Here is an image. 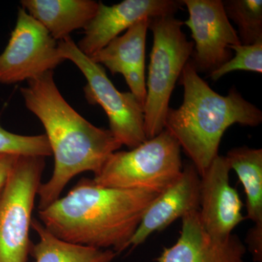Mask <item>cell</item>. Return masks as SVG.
Instances as JSON below:
<instances>
[{
	"mask_svg": "<svg viewBox=\"0 0 262 262\" xmlns=\"http://www.w3.org/2000/svg\"><path fill=\"white\" fill-rule=\"evenodd\" d=\"M26 106L38 117L46 131L54 169L50 180L38 189L39 210L54 203L76 176L94 175L122 145L110 130L95 126L67 103L58 91L53 72L28 80L20 89Z\"/></svg>",
	"mask_w": 262,
	"mask_h": 262,
	"instance_id": "1",
	"label": "cell"
},
{
	"mask_svg": "<svg viewBox=\"0 0 262 262\" xmlns=\"http://www.w3.org/2000/svg\"><path fill=\"white\" fill-rule=\"evenodd\" d=\"M158 194L103 187L84 178L67 195L39 210V216L62 241L117 254L130 247L143 215Z\"/></svg>",
	"mask_w": 262,
	"mask_h": 262,
	"instance_id": "2",
	"label": "cell"
},
{
	"mask_svg": "<svg viewBox=\"0 0 262 262\" xmlns=\"http://www.w3.org/2000/svg\"><path fill=\"white\" fill-rule=\"evenodd\" d=\"M179 79L184 88L182 104L177 108L169 107L164 129L178 141L202 176L218 156L227 129L234 124L258 126L262 113L234 86L227 96L215 92L200 77L192 60L184 66Z\"/></svg>",
	"mask_w": 262,
	"mask_h": 262,
	"instance_id": "3",
	"label": "cell"
},
{
	"mask_svg": "<svg viewBox=\"0 0 262 262\" xmlns=\"http://www.w3.org/2000/svg\"><path fill=\"white\" fill-rule=\"evenodd\" d=\"M181 146L168 130L129 151H115L93 179L103 187L160 194L182 173Z\"/></svg>",
	"mask_w": 262,
	"mask_h": 262,
	"instance_id": "4",
	"label": "cell"
},
{
	"mask_svg": "<svg viewBox=\"0 0 262 262\" xmlns=\"http://www.w3.org/2000/svg\"><path fill=\"white\" fill-rule=\"evenodd\" d=\"M183 25V21L174 15L150 20L153 46L144 106L147 139L164 130L170 96L184 66L192 55L194 43L188 40L182 31Z\"/></svg>",
	"mask_w": 262,
	"mask_h": 262,
	"instance_id": "5",
	"label": "cell"
},
{
	"mask_svg": "<svg viewBox=\"0 0 262 262\" xmlns=\"http://www.w3.org/2000/svg\"><path fill=\"white\" fill-rule=\"evenodd\" d=\"M46 158L19 155L0 188V262H27L32 215Z\"/></svg>",
	"mask_w": 262,
	"mask_h": 262,
	"instance_id": "6",
	"label": "cell"
},
{
	"mask_svg": "<svg viewBox=\"0 0 262 262\" xmlns=\"http://www.w3.org/2000/svg\"><path fill=\"white\" fill-rule=\"evenodd\" d=\"M62 58L73 62L82 72L87 84L84 93L89 103L99 104L110 122V130L121 145L134 149L147 140L144 105L130 92H120L108 79L103 66L84 55L70 37L60 40Z\"/></svg>",
	"mask_w": 262,
	"mask_h": 262,
	"instance_id": "7",
	"label": "cell"
},
{
	"mask_svg": "<svg viewBox=\"0 0 262 262\" xmlns=\"http://www.w3.org/2000/svg\"><path fill=\"white\" fill-rule=\"evenodd\" d=\"M63 61L57 40L23 8H19L15 28L0 55V83L32 80L53 71Z\"/></svg>",
	"mask_w": 262,
	"mask_h": 262,
	"instance_id": "8",
	"label": "cell"
},
{
	"mask_svg": "<svg viewBox=\"0 0 262 262\" xmlns=\"http://www.w3.org/2000/svg\"><path fill=\"white\" fill-rule=\"evenodd\" d=\"M189 12L183 22L194 40L192 61L198 73L213 72L232 58L229 47L238 46V34L221 0H182Z\"/></svg>",
	"mask_w": 262,
	"mask_h": 262,
	"instance_id": "9",
	"label": "cell"
},
{
	"mask_svg": "<svg viewBox=\"0 0 262 262\" xmlns=\"http://www.w3.org/2000/svg\"><path fill=\"white\" fill-rule=\"evenodd\" d=\"M231 168L225 156L218 155L201 176L200 220L213 238H229L232 231L245 220L243 202L231 186Z\"/></svg>",
	"mask_w": 262,
	"mask_h": 262,
	"instance_id": "10",
	"label": "cell"
},
{
	"mask_svg": "<svg viewBox=\"0 0 262 262\" xmlns=\"http://www.w3.org/2000/svg\"><path fill=\"white\" fill-rule=\"evenodd\" d=\"M183 5L182 0H124L113 6L98 2L97 11L84 29L77 47L92 57L141 20L174 15Z\"/></svg>",
	"mask_w": 262,
	"mask_h": 262,
	"instance_id": "11",
	"label": "cell"
},
{
	"mask_svg": "<svg viewBox=\"0 0 262 262\" xmlns=\"http://www.w3.org/2000/svg\"><path fill=\"white\" fill-rule=\"evenodd\" d=\"M201 176L192 163L183 167L179 179L157 196L141 219L130 247L144 244L150 235L160 232L179 218L199 211Z\"/></svg>",
	"mask_w": 262,
	"mask_h": 262,
	"instance_id": "12",
	"label": "cell"
},
{
	"mask_svg": "<svg viewBox=\"0 0 262 262\" xmlns=\"http://www.w3.org/2000/svg\"><path fill=\"white\" fill-rule=\"evenodd\" d=\"M180 237L173 246L164 248L158 262H244L247 248L232 234L220 241L203 228L198 211L182 218Z\"/></svg>",
	"mask_w": 262,
	"mask_h": 262,
	"instance_id": "13",
	"label": "cell"
},
{
	"mask_svg": "<svg viewBox=\"0 0 262 262\" xmlns=\"http://www.w3.org/2000/svg\"><path fill=\"white\" fill-rule=\"evenodd\" d=\"M20 4L56 40L85 28L98 7V2L94 0H22Z\"/></svg>",
	"mask_w": 262,
	"mask_h": 262,
	"instance_id": "14",
	"label": "cell"
},
{
	"mask_svg": "<svg viewBox=\"0 0 262 262\" xmlns=\"http://www.w3.org/2000/svg\"><path fill=\"white\" fill-rule=\"evenodd\" d=\"M150 20L144 18L114 39L106 47L90 57L104 66L113 75L121 74L127 67L145 68L146 39Z\"/></svg>",
	"mask_w": 262,
	"mask_h": 262,
	"instance_id": "15",
	"label": "cell"
},
{
	"mask_svg": "<svg viewBox=\"0 0 262 262\" xmlns=\"http://www.w3.org/2000/svg\"><path fill=\"white\" fill-rule=\"evenodd\" d=\"M32 227L39 238L31 249L30 254L35 262H111L116 256L117 253L112 250L98 249L62 241L39 221L32 220Z\"/></svg>",
	"mask_w": 262,
	"mask_h": 262,
	"instance_id": "16",
	"label": "cell"
},
{
	"mask_svg": "<svg viewBox=\"0 0 262 262\" xmlns=\"http://www.w3.org/2000/svg\"><path fill=\"white\" fill-rule=\"evenodd\" d=\"M225 157L244 186L248 220L262 226V149L234 148Z\"/></svg>",
	"mask_w": 262,
	"mask_h": 262,
	"instance_id": "17",
	"label": "cell"
},
{
	"mask_svg": "<svg viewBox=\"0 0 262 262\" xmlns=\"http://www.w3.org/2000/svg\"><path fill=\"white\" fill-rule=\"evenodd\" d=\"M229 20L238 27V37L242 45L262 42L261 0H225L222 1Z\"/></svg>",
	"mask_w": 262,
	"mask_h": 262,
	"instance_id": "18",
	"label": "cell"
},
{
	"mask_svg": "<svg viewBox=\"0 0 262 262\" xmlns=\"http://www.w3.org/2000/svg\"><path fill=\"white\" fill-rule=\"evenodd\" d=\"M0 154L51 156L52 151L46 134L22 136L5 130L0 123Z\"/></svg>",
	"mask_w": 262,
	"mask_h": 262,
	"instance_id": "19",
	"label": "cell"
},
{
	"mask_svg": "<svg viewBox=\"0 0 262 262\" xmlns=\"http://www.w3.org/2000/svg\"><path fill=\"white\" fill-rule=\"evenodd\" d=\"M229 49L235 51V56L210 73L212 80H219L234 71L262 73V42L248 46L242 44L232 46Z\"/></svg>",
	"mask_w": 262,
	"mask_h": 262,
	"instance_id": "20",
	"label": "cell"
},
{
	"mask_svg": "<svg viewBox=\"0 0 262 262\" xmlns=\"http://www.w3.org/2000/svg\"><path fill=\"white\" fill-rule=\"evenodd\" d=\"M121 75L125 77L131 94L144 106L146 98L145 68L127 67L122 70Z\"/></svg>",
	"mask_w": 262,
	"mask_h": 262,
	"instance_id": "21",
	"label": "cell"
},
{
	"mask_svg": "<svg viewBox=\"0 0 262 262\" xmlns=\"http://www.w3.org/2000/svg\"><path fill=\"white\" fill-rule=\"evenodd\" d=\"M248 249L252 254L253 260L262 261V226L253 225L248 230L246 239Z\"/></svg>",
	"mask_w": 262,
	"mask_h": 262,
	"instance_id": "22",
	"label": "cell"
},
{
	"mask_svg": "<svg viewBox=\"0 0 262 262\" xmlns=\"http://www.w3.org/2000/svg\"><path fill=\"white\" fill-rule=\"evenodd\" d=\"M19 155L0 154V188L4 184Z\"/></svg>",
	"mask_w": 262,
	"mask_h": 262,
	"instance_id": "23",
	"label": "cell"
}]
</instances>
